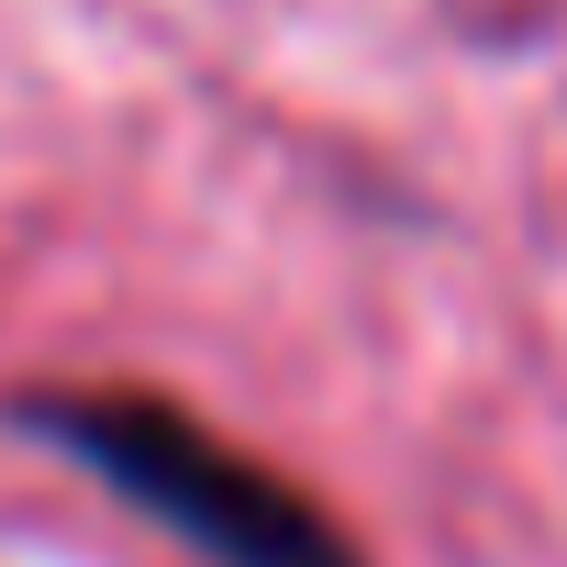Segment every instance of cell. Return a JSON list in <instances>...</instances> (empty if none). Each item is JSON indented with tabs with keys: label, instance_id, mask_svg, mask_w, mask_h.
<instances>
[{
	"label": "cell",
	"instance_id": "cell-1",
	"mask_svg": "<svg viewBox=\"0 0 567 567\" xmlns=\"http://www.w3.org/2000/svg\"><path fill=\"white\" fill-rule=\"evenodd\" d=\"M12 423L34 445L79 456L134 512H156L212 567H368L312 489H290L278 467H256L234 434H212L178 401H145V390H23Z\"/></svg>",
	"mask_w": 567,
	"mask_h": 567
}]
</instances>
